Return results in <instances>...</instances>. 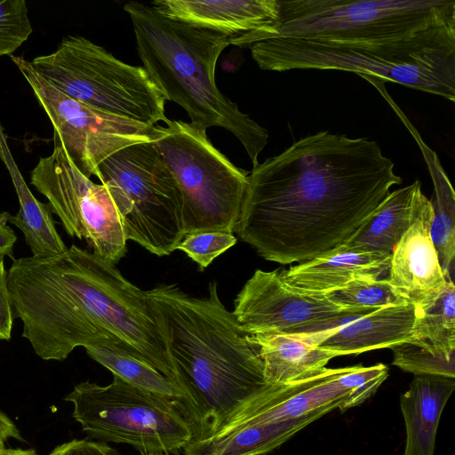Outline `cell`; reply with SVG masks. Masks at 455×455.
Returning a JSON list of instances; mask_svg holds the SVG:
<instances>
[{
  "label": "cell",
  "mask_w": 455,
  "mask_h": 455,
  "mask_svg": "<svg viewBox=\"0 0 455 455\" xmlns=\"http://www.w3.org/2000/svg\"><path fill=\"white\" fill-rule=\"evenodd\" d=\"M426 199L419 180L390 191L366 223L345 243L357 250L391 255Z\"/></svg>",
  "instance_id": "cell-23"
},
{
  "label": "cell",
  "mask_w": 455,
  "mask_h": 455,
  "mask_svg": "<svg viewBox=\"0 0 455 455\" xmlns=\"http://www.w3.org/2000/svg\"><path fill=\"white\" fill-rule=\"evenodd\" d=\"M167 132L155 142L176 180L184 201V234L234 232L249 182L191 122H166Z\"/></svg>",
  "instance_id": "cell-10"
},
{
  "label": "cell",
  "mask_w": 455,
  "mask_h": 455,
  "mask_svg": "<svg viewBox=\"0 0 455 455\" xmlns=\"http://www.w3.org/2000/svg\"><path fill=\"white\" fill-rule=\"evenodd\" d=\"M21 302L30 333L57 357L66 359L76 347L108 337L178 386L146 291L116 264L75 244L40 258L27 276Z\"/></svg>",
  "instance_id": "cell-2"
},
{
  "label": "cell",
  "mask_w": 455,
  "mask_h": 455,
  "mask_svg": "<svg viewBox=\"0 0 455 455\" xmlns=\"http://www.w3.org/2000/svg\"><path fill=\"white\" fill-rule=\"evenodd\" d=\"M32 33L24 0H0V56L12 55Z\"/></svg>",
  "instance_id": "cell-29"
},
{
  "label": "cell",
  "mask_w": 455,
  "mask_h": 455,
  "mask_svg": "<svg viewBox=\"0 0 455 455\" xmlns=\"http://www.w3.org/2000/svg\"><path fill=\"white\" fill-rule=\"evenodd\" d=\"M392 364L414 376H439L455 379V359L435 356L419 346L403 341L391 346Z\"/></svg>",
  "instance_id": "cell-28"
},
{
  "label": "cell",
  "mask_w": 455,
  "mask_h": 455,
  "mask_svg": "<svg viewBox=\"0 0 455 455\" xmlns=\"http://www.w3.org/2000/svg\"><path fill=\"white\" fill-rule=\"evenodd\" d=\"M324 294L332 303L348 310H375L410 303L394 290L387 277L353 281L339 290Z\"/></svg>",
  "instance_id": "cell-27"
},
{
  "label": "cell",
  "mask_w": 455,
  "mask_h": 455,
  "mask_svg": "<svg viewBox=\"0 0 455 455\" xmlns=\"http://www.w3.org/2000/svg\"><path fill=\"white\" fill-rule=\"evenodd\" d=\"M249 48L263 70L347 71L455 101V32L380 45L275 36Z\"/></svg>",
  "instance_id": "cell-5"
},
{
  "label": "cell",
  "mask_w": 455,
  "mask_h": 455,
  "mask_svg": "<svg viewBox=\"0 0 455 455\" xmlns=\"http://www.w3.org/2000/svg\"><path fill=\"white\" fill-rule=\"evenodd\" d=\"M232 312L243 329L259 333H315L350 320L348 310L324 293L304 291L289 283L277 270L257 269L234 301Z\"/></svg>",
  "instance_id": "cell-14"
},
{
  "label": "cell",
  "mask_w": 455,
  "mask_h": 455,
  "mask_svg": "<svg viewBox=\"0 0 455 455\" xmlns=\"http://www.w3.org/2000/svg\"><path fill=\"white\" fill-rule=\"evenodd\" d=\"M416 310L411 303L390 305L330 329L318 347L339 355H359L407 341Z\"/></svg>",
  "instance_id": "cell-18"
},
{
  "label": "cell",
  "mask_w": 455,
  "mask_h": 455,
  "mask_svg": "<svg viewBox=\"0 0 455 455\" xmlns=\"http://www.w3.org/2000/svg\"><path fill=\"white\" fill-rule=\"evenodd\" d=\"M278 3L275 36L380 45L455 31V0H278Z\"/></svg>",
  "instance_id": "cell-6"
},
{
  "label": "cell",
  "mask_w": 455,
  "mask_h": 455,
  "mask_svg": "<svg viewBox=\"0 0 455 455\" xmlns=\"http://www.w3.org/2000/svg\"><path fill=\"white\" fill-rule=\"evenodd\" d=\"M326 335L327 330L307 334H254L264 363L266 381L270 385L289 384L326 368L329 361L338 356L318 347Z\"/></svg>",
  "instance_id": "cell-19"
},
{
  "label": "cell",
  "mask_w": 455,
  "mask_h": 455,
  "mask_svg": "<svg viewBox=\"0 0 455 455\" xmlns=\"http://www.w3.org/2000/svg\"><path fill=\"white\" fill-rule=\"evenodd\" d=\"M401 183L375 140L320 131L252 168L234 232L264 259L301 263L347 243Z\"/></svg>",
  "instance_id": "cell-1"
},
{
  "label": "cell",
  "mask_w": 455,
  "mask_h": 455,
  "mask_svg": "<svg viewBox=\"0 0 455 455\" xmlns=\"http://www.w3.org/2000/svg\"><path fill=\"white\" fill-rule=\"evenodd\" d=\"M156 455H169V454H156Z\"/></svg>",
  "instance_id": "cell-37"
},
{
  "label": "cell",
  "mask_w": 455,
  "mask_h": 455,
  "mask_svg": "<svg viewBox=\"0 0 455 455\" xmlns=\"http://www.w3.org/2000/svg\"><path fill=\"white\" fill-rule=\"evenodd\" d=\"M433 215L427 198L390 255L387 277L394 290L414 306L416 314L433 306L448 282L430 235Z\"/></svg>",
  "instance_id": "cell-16"
},
{
  "label": "cell",
  "mask_w": 455,
  "mask_h": 455,
  "mask_svg": "<svg viewBox=\"0 0 455 455\" xmlns=\"http://www.w3.org/2000/svg\"><path fill=\"white\" fill-rule=\"evenodd\" d=\"M159 13L230 36L229 44L249 48L276 36L278 0H156Z\"/></svg>",
  "instance_id": "cell-15"
},
{
  "label": "cell",
  "mask_w": 455,
  "mask_h": 455,
  "mask_svg": "<svg viewBox=\"0 0 455 455\" xmlns=\"http://www.w3.org/2000/svg\"><path fill=\"white\" fill-rule=\"evenodd\" d=\"M48 116L59 142L86 177L95 175L108 156L131 145L156 142L166 127L148 125L109 115L80 103L57 90L20 56H10Z\"/></svg>",
  "instance_id": "cell-12"
},
{
  "label": "cell",
  "mask_w": 455,
  "mask_h": 455,
  "mask_svg": "<svg viewBox=\"0 0 455 455\" xmlns=\"http://www.w3.org/2000/svg\"><path fill=\"white\" fill-rule=\"evenodd\" d=\"M396 113L419 146L434 185L431 201L434 215L430 235L447 281L453 282L455 259V193L437 154L424 141L418 130L390 97L384 84L374 86Z\"/></svg>",
  "instance_id": "cell-21"
},
{
  "label": "cell",
  "mask_w": 455,
  "mask_h": 455,
  "mask_svg": "<svg viewBox=\"0 0 455 455\" xmlns=\"http://www.w3.org/2000/svg\"><path fill=\"white\" fill-rule=\"evenodd\" d=\"M94 176L111 190L127 240L159 257L176 250L185 235L183 196L155 142L118 150Z\"/></svg>",
  "instance_id": "cell-9"
},
{
  "label": "cell",
  "mask_w": 455,
  "mask_h": 455,
  "mask_svg": "<svg viewBox=\"0 0 455 455\" xmlns=\"http://www.w3.org/2000/svg\"><path fill=\"white\" fill-rule=\"evenodd\" d=\"M331 411L326 408L295 419L248 426L218 435L194 438L183 449V453L184 455H265Z\"/></svg>",
  "instance_id": "cell-24"
},
{
  "label": "cell",
  "mask_w": 455,
  "mask_h": 455,
  "mask_svg": "<svg viewBox=\"0 0 455 455\" xmlns=\"http://www.w3.org/2000/svg\"><path fill=\"white\" fill-rule=\"evenodd\" d=\"M408 342L446 360L455 359V285L447 284L433 306L416 314Z\"/></svg>",
  "instance_id": "cell-26"
},
{
  "label": "cell",
  "mask_w": 455,
  "mask_h": 455,
  "mask_svg": "<svg viewBox=\"0 0 455 455\" xmlns=\"http://www.w3.org/2000/svg\"><path fill=\"white\" fill-rule=\"evenodd\" d=\"M0 160L9 172L20 204L15 215L4 212L0 221L13 224L23 233L32 256L49 257L66 251L68 247L57 232L50 205L39 202L28 188L10 150L1 123Z\"/></svg>",
  "instance_id": "cell-22"
},
{
  "label": "cell",
  "mask_w": 455,
  "mask_h": 455,
  "mask_svg": "<svg viewBox=\"0 0 455 455\" xmlns=\"http://www.w3.org/2000/svg\"><path fill=\"white\" fill-rule=\"evenodd\" d=\"M30 62L60 92L94 109L148 125L168 120L165 99L142 66L124 63L84 36H68Z\"/></svg>",
  "instance_id": "cell-7"
},
{
  "label": "cell",
  "mask_w": 455,
  "mask_h": 455,
  "mask_svg": "<svg viewBox=\"0 0 455 455\" xmlns=\"http://www.w3.org/2000/svg\"><path fill=\"white\" fill-rule=\"evenodd\" d=\"M13 309L4 259H0V340H9L13 325Z\"/></svg>",
  "instance_id": "cell-32"
},
{
  "label": "cell",
  "mask_w": 455,
  "mask_h": 455,
  "mask_svg": "<svg viewBox=\"0 0 455 455\" xmlns=\"http://www.w3.org/2000/svg\"><path fill=\"white\" fill-rule=\"evenodd\" d=\"M455 388V379L414 376L400 398L405 425L403 455H434L443 411Z\"/></svg>",
  "instance_id": "cell-20"
},
{
  "label": "cell",
  "mask_w": 455,
  "mask_h": 455,
  "mask_svg": "<svg viewBox=\"0 0 455 455\" xmlns=\"http://www.w3.org/2000/svg\"><path fill=\"white\" fill-rule=\"evenodd\" d=\"M30 183L69 236L84 239L93 253L114 264L125 255L128 240L111 190L82 173L59 142L39 158Z\"/></svg>",
  "instance_id": "cell-11"
},
{
  "label": "cell",
  "mask_w": 455,
  "mask_h": 455,
  "mask_svg": "<svg viewBox=\"0 0 455 455\" xmlns=\"http://www.w3.org/2000/svg\"><path fill=\"white\" fill-rule=\"evenodd\" d=\"M49 455H122L107 443L73 439L57 445Z\"/></svg>",
  "instance_id": "cell-31"
},
{
  "label": "cell",
  "mask_w": 455,
  "mask_h": 455,
  "mask_svg": "<svg viewBox=\"0 0 455 455\" xmlns=\"http://www.w3.org/2000/svg\"><path fill=\"white\" fill-rule=\"evenodd\" d=\"M389 262L390 255L357 250L344 243L279 272L284 280L297 288L327 293L353 281L384 278Z\"/></svg>",
  "instance_id": "cell-17"
},
{
  "label": "cell",
  "mask_w": 455,
  "mask_h": 455,
  "mask_svg": "<svg viewBox=\"0 0 455 455\" xmlns=\"http://www.w3.org/2000/svg\"><path fill=\"white\" fill-rule=\"evenodd\" d=\"M12 438L23 440L16 425L6 415L0 412V447H5L4 443Z\"/></svg>",
  "instance_id": "cell-34"
},
{
  "label": "cell",
  "mask_w": 455,
  "mask_h": 455,
  "mask_svg": "<svg viewBox=\"0 0 455 455\" xmlns=\"http://www.w3.org/2000/svg\"><path fill=\"white\" fill-rule=\"evenodd\" d=\"M187 395L194 438L211 435L224 419L268 384L259 344L221 303L217 283L196 298L176 284L146 291ZM193 438V439H194Z\"/></svg>",
  "instance_id": "cell-3"
},
{
  "label": "cell",
  "mask_w": 455,
  "mask_h": 455,
  "mask_svg": "<svg viewBox=\"0 0 455 455\" xmlns=\"http://www.w3.org/2000/svg\"><path fill=\"white\" fill-rule=\"evenodd\" d=\"M131 19L138 55L165 100L180 105L203 129L220 127L243 146L253 167L268 132L243 113L218 88L215 68L230 36L164 16L150 4L124 5Z\"/></svg>",
  "instance_id": "cell-4"
},
{
  "label": "cell",
  "mask_w": 455,
  "mask_h": 455,
  "mask_svg": "<svg viewBox=\"0 0 455 455\" xmlns=\"http://www.w3.org/2000/svg\"><path fill=\"white\" fill-rule=\"evenodd\" d=\"M87 355L127 383L180 403L186 412L187 395L148 362L124 351L119 342L108 337L86 344Z\"/></svg>",
  "instance_id": "cell-25"
},
{
  "label": "cell",
  "mask_w": 455,
  "mask_h": 455,
  "mask_svg": "<svg viewBox=\"0 0 455 455\" xmlns=\"http://www.w3.org/2000/svg\"><path fill=\"white\" fill-rule=\"evenodd\" d=\"M17 241V236L13 229L8 225L0 221V259L8 256L13 259V247Z\"/></svg>",
  "instance_id": "cell-33"
},
{
  "label": "cell",
  "mask_w": 455,
  "mask_h": 455,
  "mask_svg": "<svg viewBox=\"0 0 455 455\" xmlns=\"http://www.w3.org/2000/svg\"><path fill=\"white\" fill-rule=\"evenodd\" d=\"M236 241L231 232L198 231L186 234L176 250L185 252L201 269H204Z\"/></svg>",
  "instance_id": "cell-30"
},
{
  "label": "cell",
  "mask_w": 455,
  "mask_h": 455,
  "mask_svg": "<svg viewBox=\"0 0 455 455\" xmlns=\"http://www.w3.org/2000/svg\"><path fill=\"white\" fill-rule=\"evenodd\" d=\"M387 376V367L377 363L324 368L298 381L268 385L224 419L211 435L295 419L326 408L344 411L373 395Z\"/></svg>",
  "instance_id": "cell-13"
},
{
  "label": "cell",
  "mask_w": 455,
  "mask_h": 455,
  "mask_svg": "<svg viewBox=\"0 0 455 455\" xmlns=\"http://www.w3.org/2000/svg\"><path fill=\"white\" fill-rule=\"evenodd\" d=\"M5 451H6L5 447H0V455H4Z\"/></svg>",
  "instance_id": "cell-36"
},
{
  "label": "cell",
  "mask_w": 455,
  "mask_h": 455,
  "mask_svg": "<svg viewBox=\"0 0 455 455\" xmlns=\"http://www.w3.org/2000/svg\"><path fill=\"white\" fill-rule=\"evenodd\" d=\"M4 455H38L34 449H6Z\"/></svg>",
  "instance_id": "cell-35"
},
{
  "label": "cell",
  "mask_w": 455,
  "mask_h": 455,
  "mask_svg": "<svg viewBox=\"0 0 455 455\" xmlns=\"http://www.w3.org/2000/svg\"><path fill=\"white\" fill-rule=\"evenodd\" d=\"M64 400L72 403V417L90 438L129 444L142 455L178 452L194 438L180 403L117 376L106 386L80 382Z\"/></svg>",
  "instance_id": "cell-8"
}]
</instances>
